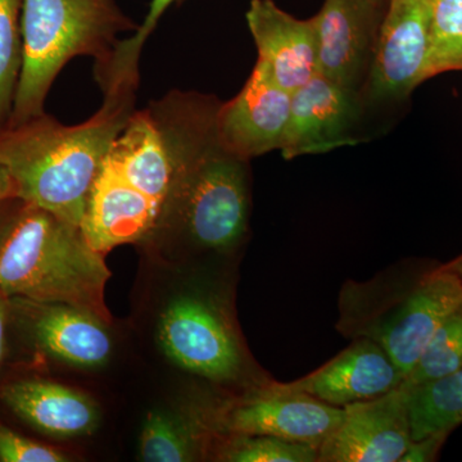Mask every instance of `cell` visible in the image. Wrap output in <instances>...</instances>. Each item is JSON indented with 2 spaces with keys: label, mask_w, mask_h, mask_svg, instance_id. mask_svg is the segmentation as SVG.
<instances>
[{
  "label": "cell",
  "mask_w": 462,
  "mask_h": 462,
  "mask_svg": "<svg viewBox=\"0 0 462 462\" xmlns=\"http://www.w3.org/2000/svg\"><path fill=\"white\" fill-rule=\"evenodd\" d=\"M220 100L173 90L149 105L172 165L165 209L151 239H176L205 251H233L249 223V161L220 144ZM149 239V240H151Z\"/></svg>",
  "instance_id": "obj_1"
},
{
  "label": "cell",
  "mask_w": 462,
  "mask_h": 462,
  "mask_svg": "<svg viewBox=\"0 0 462 462\" xmlns=\"http://www.w3.org/2000/svg\"><path fill=\"white\" fill-rule=\"evenodd\" d=\"M135 97L103 99L83 124L67 126L42 115L0 132V163L16 199L80 227L93 182L112 143L124 129Z\"/></svg>",
  "instance_id": "obj_2"
},
{
  "label": "cell",
  "mask_w": 462,
  "mask_h": 462,
  "mask_svg": "<svg viewBox=\"0 0 462 462\" xmlns=\"http://www.w3.org/2000/svg\"><path fill=\"white\" fill-rule=\"evenodd\" d=\"M109 278L103 254L81 227L21 200L0 238V293L80 307L112 324Z\"/></svg>",
  "instance_id": "obj_3"
},
{
  "label": "cell",
  "mask_w": 462,
  "mask_h": 462,
  "mask_svg": "<svg viewBox=\"0 0 462 462\" xmlns=\"http://www.w3.org/2000/svg\"><path fill=\"white\" fill-rule=\"evenodd\" d=\"M172 165L148 107L134 111L91 187L81 231L100 254L151 239L165 209Z\"/></svg>",
  "instance_id": "obj_4"
},
{
  "label": "cell",
  "mask_w": 462,
  "mask_h": 462,
  "mask_svg": "<svg viewBox=\"0 0 462 462\" xmlns=\"http://www.w3.org/2000/svg\"><path fill=\"white\" fill-rule=\"evenodd\" d=\"M462 305V281L445 264L415 279L391 272L340 296L338 328L382 346L406 378L438 328Z\"/></svg>",
  "instance_id": "obj_5"
},
{
  "label": "cell",
  "mask_w": 462,
  "mask_h": 462,
  "mask_svg": "<svg viewBox=\"0 0 462 462\" xmlns=\"http://www.w3.org/2000/svg\"><path fill=\"white\" fill-rule=\"evenodd\" d=\"M139 25L115 0H23V66L7 127L44 115L51 85L75 57L105 60Z\"/></svg>",
  "instance_id": "obj_6"
},
{
  "label": "cell",
  "mask_w": 462,
  "mask_h": 462,
  "mask_svg": "<svg viewBox=\"0 0 462 462\" xmlns=\"http://www.w3.org/2000/svg\"><path fill=\"white\" fill-rule=\"evenodd\" d=\"M161 349L185 372L215 383L242 375L245 355L226 310L200 291H180L166 300L157 318Z\"/></svg>",
  "instance_id": "obj_7"
},
{
  "label": "cell",
  "mask_w": 462,
  "mask_h": 462,
  "mask_svg": "<svg viewBox=\"0 0 462 462\" xmlns=\"http://www.w3.org/2000/svg\"><path fill=\"white\" fill-rule=\"evenodd\" d=\"M430 16L431 0H388L360 91L367 109L402 103L430 80Z\"/></svg>",
  "instance_id": "obj_8"
},
{
  "label": "cell",
  "mask_w": 462,
  "mask_h": 462,
  "mask_svg": "<svg viewBox=\"0 0 462 462\" xmlns=\"http://www.w3.org/2000/svg\"><path fill=\"white\" fill-rule=\"evenodd\" d=\"M209 411L218 436H272L318 448L346 415L345 407L331 406L282 384L258 388Z\"/></svg>",
  "instance_id": "obj_9"
},
{
  "label": "cell",
  "mask_w": 462,
  "mask_h": 462,
  "mask_svg": "<svg viewBox=\"0 0 462 462\" xmlns=\"http://www.w3.org/2000/svg\"><path fill=\"white\" fill-rule=\"evenodd\" d=\"M366 111L360 93L315 75L291 93L282 157L293 160L360 144L358 130Z\"/></svg>",
  "instance_id": "obj_10"
},
{
  "label": "cell",
  "mask_w": 462,
  "mask_h": 462,
  "mask_svg": "<svg viewBox=\"0 0 462 462\" xmlns=\"http://www.w3.org/2000/svg\"><path fill=\"white\" fill-rule=\"evenodd\" d=\"M388 0H324L312 18L318 42V74L360 93Z\"/></svg>",
  "instance_id": "obj_11"
},
{
  "label": "cell",
  "mask_w": 462,
  "mask_h": 462,
  "mask_svg": "<svg viewBox=\"0 0 462 462\" xmlns=\"http://www.w3.org/2000/svg\"><path fill=\"white\" fill-rule=\"evenodd\" d=\"M291 107V91L276 83L267 69L256 62L239 93L218 106V142L231 154L245 161L282 151Z\"/></svg>",
  "instance_id": "obj_12"
},
{
  "label": "cell",
  "mask_w": 462,
  "mask_h": 462,
  "mask_svg": "<svg viewBox=\"0 0 462 462\" xmlns=\"http://www.w3.org/2000/svg\"><path fill=\"white\" fill-rule=\"evenodd\" d=\"M345 409L339 427L319 447V462L401 461L412 443L403 388Z\"/></svg>",
  "instance_id": "obj_13"
},
{
  "label": "cell",
  "mask_w": 462,
  "mask_h": 462,
  "mask_svg": "<svg viewBox=\"0 0 462 462\" xmlns=\"http://www.w3.org/2000/svg\"><path fill=\"white\" fill-rule=\"evenodd\" d=\"M9 300L12 312L42 354L78 369H98L111 360L115 348L111 322L67 303Z\"/></svg>",
  "instance_id": "obj_14"
},
{
  "label": "cell",
  "mask_w": 462,
  "mask_h": 462,
  "mask_svg": "<svg viewBox=\"0 0 462 462\" xmlns=\"http://www.w3.org/2000/svg\"><path fill=\"white\" fill-rule=\"evenodd\" d=\"M245 20L258 53L256 62L293 93L318 75V42L312 18L300 20L273 0H251Z\"/></svg>",
  "instance_id": "obj_15"
},
{
  "label": "cell",
  "mask_w": 462,
  "mask_h": 462,
  "mask_svg": "<svg viewBox=\"0 0 462 462\" xmlns=\"http://www.w3.org/2000/svg\"><path fill=\"white\" fill-rule=\"evenodd\" d=\"M403 379V374L382 346L373 340L357 338L320 369L282 385L331 406L346 407L383 396L397 388Z\"/></svg>",
  "instance_id": "obj_16"
},
{
  "label": "cell",
  "mask_w": 462,
  "mask_h": 462,
  "mask_svg": "<svg viewBox=\"0 0 462 462\" xmlns=\"http://www.w3.org/2000/svg\"><path fill=\"white\" fill-rule=\"evenodd\" d=\"M3 402L36 430L58 439L89 436L98 428V404L83 392L44 379L9 383Z\"/></svg>",
  "instance_id": "obj_17"
},
{
  "label": "cell",
  "mask_w": 462,
  "mask_h": 462,
  "mask_svg": "<svg viewBox=\"0 0 462 462\" xmlns=\"http://www.w3.org/2000/svg\"><path fill=\"white\" fill-rule=\"evenodd\" d=\"M218 437L211 413L188 416L170 410H152L143 421L139 458L145 462H189L205 457Z\"/></svg>",
  "instance_id": "obj_18"
},
{
  "label": "cell",
  "mask_w": 462,
  "mask_h": 462,
  "mask_svg": "<svg viewBox=\"0 0 462 462\" xmlns=\"http://www.w3.org/2000/svg\"><path fill=\"white\" fill-rule=\"evenodd\" d=\"M181 0H152L147 16L129 38L118 41L105 60L94 65V78L105 98L135 97L139 85V60L143 47L153 33L167 9Z\"/></svg>",
  "instance_id": "obj_19"
},
{
  "label": "cell",
  "mask_w": 462,
  "mask_h": 462,
  "mask_svg": "<svg viewBox=\"0 0 462 462\" xmlns=\"http://www.w3.org/2000/svg\"><path fill=\"white\" fill-rule=\"evenodd\" d=\"M406 393L412 440L449 434L461 424L462 369Z\"/></svg>",
  "instance_id": "obj_20"
},
{
  "label": "cell",
  "mask_w": 462,
  "mask_h": 462,
  "mask_svg": "<svg viewBox=\"0 0 462 462\" xmlns=\"http://www.w3.org/2000/svg\"><path fill=\"white\" fill-rule=\"evenodd\" d=\"M462 369V305L438 328L400 387L410 391Z\"/></svg>",
  "instance_id": "obj_21"
},
{
  "label": "cell",
  "mask_w": 462,
  "mask_h": 462,
  "mask_svg": "<svg viewBox=\"0 0 462 462\" xmlns=\"http://www.w3.org/2000/svg\"><path fill=\"white\" fill-rule=\"evenodd\" d=\"M217 460L227 462H318V447L272 436H218Z\"/></svg>",
  "instance_id": "obj_22"
},
{
  "label": "cell",
  "mask_w": 462,
  "mask_h": 462,
  "mask_svg": "<svg viewBox=\"0 0 462 462\" xmlns=\"http://www.w3.org/2000/svg\"><path fill=\"white\" fill-rule=\"evenodd\" d=\"M23 0H0V132L8 126L23 66Z\"/></svg>",
  "instance_id": "obj_23"
},
{
  "label": "cell",
  "mask_w": 462,
  "mask_h": 462,
  "mask_svg": "<svg viewBox=\"0 0 462 462\" xmlns=\"http://www.w3.org/2000/svg\"><path fill=\"white\" fill-rule=\"evenodd\" d=\"M462 71V0H431L428 78Z\"/></svg>",
  "instance_id": "obj_24"
},
{
  "label": "cell",
  "mask_w": 462,
  "mask_h": 462,
  "mask_svg": "<svg viewBox=\"0 0 462 462\" xmlns=\"http://www.w3.org/2000/svg\"><path fill=\"white\" fill-rule=\"evenodd\" d=\"M69 456L42 443L35 442L0 427V461L3 462H65Z\"/></svg>",
  "instance_id": "obj_25"
},
{
  "label": "cell",
  "mask_w": 462,
  "mask_h": 462,
  "mask_svg": "<svg viewBox=\"0 0 462 462\" xmlns=\"http://www.w3.org/2000/svg\"><path fill=\"white\" fill-rule=\"evenodd\" d=\"M448 437V434H434L422 439L412 440L411 446L401 458L402 462H427L436 460L438 451Z\"/></svg>",
  "instance_id": "obj_26"
},
{
  "label": "cell",
  "mask_w": 462,
  "mask_h": 462,
  "mask_svg": "<svg viewBox=\"0 0 462 462\" xmlns=\"http://www.w3.org/2000/svg\"><path fill=\"white\" fill-rule=\"evenodd\" d=\"M11 312V300L0 293V364L5 357V336H7L8 318Z\"/></svg>",
  "instance_id": "obj_27"
},
{
  "label": "cell",
  "mask_w": 462,
  "mask_h": 462,
  "mask_svg": "<svg viewBox=\"0 0 462 462\" xmlns=\"http://www.w3.org/2000/svg\"><path fill=\"white\" fill-rule=\"evenodd\" d=\"M16 199V188L8 170L0 163V205Z\"/></svg>",
  "instance_id": "obj_28"
},
{
  "label": "cell",
  "mask_w": 462,
  "mask_h": 462,
  "mask_svg": "<svg viewBox=\"0 0 462 462\" xmlns=\"http://www.w3.org/2000/svg\"><path fill=\"white\" fill-rule=\"evenodd\" d=\"M8 202H5L0 205V238H2L5 227H7L9 221H11L12 216H14V212H16V209L12 211V209H8L9 207H5Z\"/></svg>",
  "instance_id": "obj_29"
},
{
  "label": "cell",
  "mask_w": 462,
  "mask_h": 462,
  "mask_svg": "<svg viewBox=\"0 0 462 462\" xmlns=\"http://www.w3.org/2000/svg\"><path fill=\"white\" fill-rule=\"evenodd\" d=\"M445 266L448 267V269L452 270V272L457 273L462 281V254H460L458 257H456L454 261H451V263H446Z\"/></svg>",
  "instance_id": "obj_30"
}]
</instances>
